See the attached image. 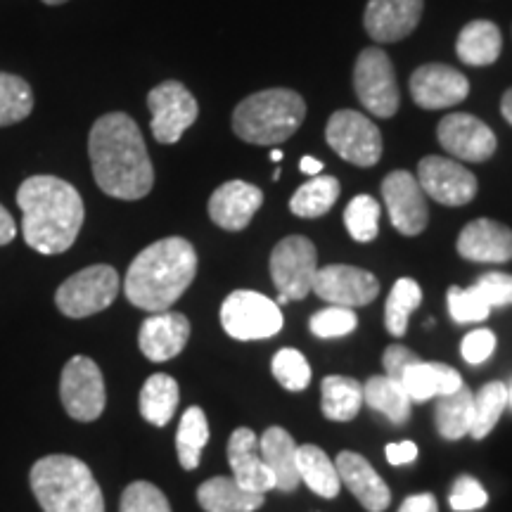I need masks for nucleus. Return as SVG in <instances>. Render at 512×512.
<instances>
[{
  "label": "nucleus",
  "instance_id": "obj_49",
  "mask_svg": "<svg viewBox=\"0 0 512 512\" xmlns=\"http://www.w3.org/2000/svg\"><path fill=\"white\" fill-rule=\"evenodd\" d=\"M15 235H17L15 219H12L10 211L0 204V245H8V242L15 240Z\"/></svg>",
  "mask_w": 512,
  "mask_h": 512
},
{
  "label": "nucleus",
  "instance_id": "obj_10",
  "mask_svg": "<svg viewBox=\"0 0 512 512\" xmlns=\"http://www.w3.org/2000/svg\"><path fill=\"white\" fill-rule=\"evenodd\" d=\"M328 145L344 162L370 169L382 157V133L366 114L354 110H339L325 126Z\"/></svg>",
  "mask_w": 512,
  "mask_h": 512
},
{
  "label": "nucleus",
  "instance_id": "obj_32",
  "mask_svg": "<svg viewBox=\"0 0 512 512\" xmlns=\"http://www.w3.org/2000/svg\"><path fill=\"white\" fill-rule=\"evenodd\" d=\"M363 403L377 413L387 415L394 425H403L411 418V399L401 382L392 380L387 375H373L363 384Z\"/></svg>",
  "mask_w": 512,
  "mask_h": 512
},
{
  "label": "nucleus",
  "instance_id": "obj_21",
  "mask_svg": "<svg viewBox=\"0 0 512 512\" xmlns=\"http://www.w3.org/2000/svg\"><path fill=\"white\" fill-rule=\"evenodd\" d=\"M228 463L230 470H233V479L242 489L256 491V494H268V491L275 489L271 470L261 458L259 437L249 427H240V430L230 434Z\"/></svg>",
  "mask_w": 512,
  "mask_h": 512
},
{
  "label": "nucleus",
  "instance_id": "obj_44",
  "mask_svg": "<svg viewBox=\"0 0 512 512\" xmlns=\"http://www.w3.org/2000/svg\"><path fill=\"white\" fill-rule=\"evenodd\" d=\"M472 290L479 294V299L496 309V306H510L512 304V275L508 273H484L482 278H477V283L472 285Z\"/></svg>",
  "mask_w": 512,
  "mask_h": 512
},
{
  "label": "nucleus",
  "instance_id": "obj_36",
  "mask_svg": "<svg viewBox=\"0 0 512 512\" xmlns=\"http://www.w3.org/2000/svg\"><path fill=\"white\" fill-rule=\"evenodd\" d=\"M508 406V387L503 382H489L475 394V418H472V439H484L489 437V432L494 430L501 420V415Z\"/></svg>",
  "mask_w": 512,
  "mask_h": 512
},
{
  "label": "nucleus",
  "instance_id": "obj_28",
  "mask_svg": "<svg viewBox=\"0 0 512 512\" xmlns=\"http://www.w3.org/2000/svg\"><path fill=\"white\" fill-rule=\"evenodd\" d=\"M472 418H475V394L465 384L456 392L439 396L434 406V425L448 441L467 437L472 430Z\"/></svg>",
  "mask_w": 512,
  "mask_h": 512
},
{
  "label": "nucleus",
  "instance_id": "obj_9",
  "mask_svg": "<svg viewBox=\"0 0 512 512\" xmlns=\"http://www.w3.org/2000/svg\"><path fill=\"white\" fill-rule=\"evenodd\" d=\"M354 88L366 112L389 119L399 112V83L394 64L380 48H366L354 67Z\"/></svg>",
  "mask_w": 512,
  "mask_h": 512
},
{
  "label": "nucleus",
  "instance_id": "obj_19",
  "mask_svg": "<svg viewBox=\"0 0 512 512\" xmlns=\"http://www.w3.org/2000/svg\"><path fill=\"white\" fill-rule=\"evenodd\" d=\"M190 339V320L178 311L152 313L138 332V347L145 358L164 363L176 358Z\"/></svg>",
  "mask_w": 512,
  "mask_h": 512
},
{
  "label": "nucleus",
  "instance_id": "obj_16",
  "mask_svg": "<svg viewBox=\"0 0 512 512\" xmlns=\"http://www.w3.org/2000/svg\"><path fill=\"white\" fill-rule=\"evenodd\" d=\"M437 138L446 152L460 162H486L496 152V136L484 121L472 114H446L437 126Z\"/></svg>",
  "mask_w": 512,
  "mask_h": 512
},
{
  "label": "nucleus",
  "instance_id": "obj_41",
  "mask_svg": "<svg viewBox=\"0 0 512 512\" xmlns=\"http://www.w3.org/2000/svg\"><path fill=\"white\" fill-rule=\"evenodd\" d=\"M119 512H171V505L155 484L133 482L121 494Z\"/></svg>",
  "mask_w": 512,
  "mask_h": 512
},
{
  "label": "nucleus",
  "instance_id": "obj_31",
  "mask_svg": "<svg viewBox=\"0 0 512 512\" xmlns=\"http://www.w3.org/2000/svg\"><path fill=\"white\" fill-rule=\"evenodd\" d=\"M320 408L328 420L349 422L354 420L363 406V384L354 377L328 375L320 384Z\"/></svg>",
  "mask_w": 512,
  "mask_h": 512
},
{
  "label": "nucleus",
  "instance_id": "obj_6",
  "mask_svg": "<svg viewBox=\"0 0 512 512\" xmlns=\"http://www.w3.org/2000/svg\"><path fill=\"white\" fill-rule=\"evenodd\" d=\"M268 266H271V278L280 292L275 304L299 302L313 290V280L318 273V252L309 238L290 235L273 247Z\"/></svg>",
  "mask_w": 512,
  "mask_h": 512
},
{
  "label": "nucleus",
  "instance_id": "obj_51",
  "mask_svg": "<svg viewBox=\"0 0 512 512\" xmlns=\"http://www.w3.org/2000/svg\"><path fill=\"white\" fill-rule=\"evenodd\" d=\"M501 112H503V119L512 126V88H508V91H505V95H503Z\"/></svg>",
  "mask_w": 512,
  "mask_h": 512
},
{
  "label": "nucleus",
  "instance_id": "obj_13",
  "mask_svg": "<svg viewBox=\"0 0 512 512\" xmlns=\"http://www.w3.org/2000/svg\"><path fill=\"white\" fill-rule=\"evenodd\" d=\"M382 197L392 226L401 235L413 238V235H420L427 228V221H430L427 197L411 171H392L384 178Z\"/></svg>",
  "mask_w": 512,
  "mask_h": 512
},
{
  "label": "nucleus",
  "instance_id": "obj_22",
  "mask_svg": "<svg viewBox=\"0 0 512 512\" xmlns=\"http://www.w3.org/2000/svg\"><path fill=\"white\" fill-rule=\"evenodd\" d=\"M458 254L475 264H505L512 259V230L491 219H477L460 230Z\"/></svg>",
  "mask_w": 512,
  "mask_h": 512
},
{
  "label": "nucleus",
  "instance_id": "obj_35",
  "mask_svg": "<svg viewBox=\"0 0 512 512\" xmlns=\"http://www.w3.org/2000/svg\"><path fill=\"white\" fill-rule=\"evenodd\" d=\"M422 304V290L413 278H399L384 306V328L392 337H403L408 330L411 313Z\"/></svg>",
  "mask_w": 512,
  "mask_h": 512
},
{
  "label": "nucleus",
  "instance_id": "obj_53",
  "mask_svg": "<svg viewBox=\"0 0 512 512\" xmlns=\"http://www.w3.org/2000/svg\"><path fill=\"white\" fill-rule=\"evenodd\" d=\"M43 3H46V5H62V3H67V0H43Z\"/></svg>",
  "mask_w": 512,
  "mask_h": 512
},
{
  "label": "nucleus",
  "instance_id": "obj_17",
  "mask_svg": "<svg viewBox=\"0 0 512 512\" xmlns=\"http://www.w3.org/2000/svg\"><path fill=\"white\" fill-rule=\"evenodd\" d=\"M411 95L422 110H448L470 95V81L448 64H422L411 76Z\"/></svg>",
  "mask_w": 512,
  "mask_h": 512
},
{
  "label": "nucleus",
  "instance_id": "obj_5",
  "mask_svg": "<svg viewBox=\"0 0 512 512\" xmlns=\"http://www.w3.org/2000/svg\"><path fill=\"white\" fill-rule=\"evenodd\" d=\"M306 119V102L290 88H268L249 95L235 107L233 131L245 143L280 145L290 140Z\"/></svg>",
  "mask_w": 512,
  "mask_h": 512
},
{
  "label": "nucleus",
  "instance_id": "obj_23",
  "mask_svg": "<svg viewBox=\"0 0 512 512\" xmlns=\"http://www.w3.org/2000/svg\"><path fill=\"white\" fill-rule=\"evenodd\" d=\"M342 484L349 486L356 501L368 512H384L392 503V491L384 484V479L377 475L375 467L368 463L361 453L342 451L335 460Z\"/></svg>",
  "mask_w": 512,
  "mask_h": 512
},
{
  "label": "nucleus",
  "instance_id": "obj_30",
  "mask_svg": "<svg viewBox=\"0 0 512 512\" xmlns=\"http://www.w3.org/2000/svg\"><path fill=\"white\" fill-rule=\"evenodd\" d=\"M178 399H181V389H178V382L171 375L157 373L147 377V382L140 389V413L143 418L155 427L169 425L171 418L176 415Z\"/></svg>",
  "mask_w": 512,
  "mask_h": 512
},
{
  "label": "nucleus",
  "instance_id": "obj_26",
  "mask_svg": "<svg viewBox=\"0 0 512 512\" xmlns=\"http://www.w3.org/2000/svg\"><path fill=\"white\" fill-rule=\"evenodd\" d=\"M266 494L247 491L233 477L207 479L197 489V503L204 512H254L264 505Z\"/></svg>",
  "mask_w": 512,
  "mask_h": 512
},
{
  "label": "nucleus",
  "instance_id": "obj_45",
  "mask_svg": "<svg viewBox=\"0 0 512 512\" xmlns=\"http://www.w3.org/2000/svg\"><path fill=\"white\" fill-rule=\"evenodd\" d=\"M496 351V335L491 330L486 328H479V330H472L470 335L463 339V344H460V354L470 366H479V363H484L486 358Z\"/></svg>",
  "mask_w": 512,
  "mask_h": 512
},
{
  "label": "nucleus",
  "instance_id": "obj_47",
  "mask_svg": "<svg viewBox=\"0 0 512 512\" xmlns=\"http://www.w3.org/2000/svg\"><path fill=\"white\" fill-rule=\"evenodd\" d=\"M387 453V460L392 465H408L418 458V446L413 441H401V444H389L384 448Z\"/></svg>",
  "mask_w": 512,
  "mask_h": 512
},
{
  "label": "nucleus",
  "instance_id": "obj_15",
  "mask_svg": "<svg viewBox=\"0 0 512 512\" xmlns=\"http://www.w3.org/2000/svg\"><path fill=\"white\" fill-rule=\"evenodd\" d=\"M415 178H418L422 192L444 207H465L477 195V178L446 157L430 155L422 159Z\"/></svg>",
  "mask_w": 512,
  "mask_h": 512
},
{
  "label": "nucleus",
  "instance_id": "obj_46",
  "mask_svg": "<svg viewBox=\"0 0 512 512\" xmlns=\"http://www.w3.org/2000/svg\"><path fill=\"white\" fill-rule=\"evenodd\" d=\"M418 361H420V358L415 356L408 347H403V344H392V347L384 351V356H382L387 377H392V380H396V382H401L403 373H406V370Z\"/></svg>",
  "mask_w": 512,
  "mask_h": 512
},
{
  "label": "nucleus",
  "instance_id": "obj_24",
  "mask_svg": "<svg viewBox=\"0 0 512 512\" xmlns=\"http://www.w3.org/2000/svg\"><path fill=\"white\" fill-rule=\"evenodd\" d=\"M259 451L264 463L275 479V489L283 494H292L299 489L302 479L297 470V441L283 427H268L264 437L259 439Z\"/></svg>",
  "mask_w": 512,
  "mask_h": 512
},
{
  "label": "nucleus",
  "instance_id": "obj_37",
  "mask_svg": "<svg viewBox=\"0 0 512 512\" xmlns=\"http://www.w3.org/2000/svg\"><path fill=\"white\" fill-rule=\"evenodd\" d=\"M34 110V93L24 79L0 72V126L24 121Z\"/></svg>",
  "mask_w": 512,
  "mask_h": 512
},
{
  "label": "nucleus",
  "instance_id": "obj_2",
  "mask_svg": "<svg viewBox=\"0 0 512 512\" xmlns=\"http://www.w3.org/2000/svg\"><path fill=\"white\" fill-rule=\"evenodd\" d=\"M22 235L41 254H62L74 245L83 226V200L72 183L57 176H31L19 185Z\"/></svg>",
  "mask_w": 512,
  "mask_h": 512
},
{
  "label": "nucleus",
  "instance_id": "obj_48",
  "mask_svg": "<svg viewBox=\"0 0 512 512\" xmlns=\"http://www.w3.org/2000/svg\"><path fill=\"white\" fill-rule=\"evenodd\" d=\"M399 512H439V503L432 494H413L401 503Z\"/></svg>",
  "mask_w": 512,
  "mask_h": 512
},
{
  "label": "nucleus",
  "instance_id": "obj_27",
  "mask_svg": "<svg viewBox=\"0 0 512 512\" xmlns=\"http://www.w3.org/2000/svg\"><path fill=\"white\" fill-rule=\"evenodd\" d=\"M501 50V29L494 22H489V19H475V22L465 24L456 41L460 62L470 64V67H489V64L498 60Z\"/></svg>",
  "mask_w": 512,
  "mask_h": 512
},
{
  "label": "nucleus",
  "instance_id": "obj_1",
  "mask_svg": "<svg viewBox=\"0 0 512 512\" xmlns=\"http://www.w3.org/2000/svg\"><path fill=\"white\" fill-rule=\"evenodd\" d=\"M95 183L117 200H143L155 185V169L136 121L124 112L105 114L88 136Z\"/></svg>",
  "mask_w": 512,
  "mask_h": 512
},
{
  "label": "nucleus",
  "instance_id": "obj_11",
  "mask_svg": "<svg viewBox=\"0 0 512 512\" xmlns=\"http://www.w3.org/2000/svg\"><path fill=\"white\" fill-rule=\"evenodd\" d=\"M60 399L69 418L79 422L98 420L105 411L107 392L105 377H102L98 363L88 356L69 358L62 370Z\"/></svg>",
  "mask_w": 512,
  "mask_h": 512
},
{
  "label": "nucleus",
  "instance_id": "obj_3",
  "mask_svg": "<svg viewBox=\"0 0 512 512\" xmlns=\"http://www.w3.org/2000/svg\"><path fill=\"white\" fill-rule=\"evenodd\" d=\"M197 275V252L188 240L164 238L145 247L128 266V302L150 313L169 311Z\"/></svg>",
  "mask_w": 512,
  "mask_h": 512
},
{
  "label": "nucleus",
  "instance_id": "obj_52",
  "mask_svg": "<svg viewBox=\"0 0 512 512\" xmlns=\"http://www.w3.org/2000/svg\"><path fill=\"white\" fill-rule=\"evenodd\" d=\"M271 159H273V162H280V159H283V152L273 150V152H271Z\"/></svg>",
  "mask_w": 512,
  "mask_h": 512
},
{
  "label": "nucleus",
  "instance_id": "obj_33",
  "mask_svg": "<svg viewBox=\"0 0 512 512\" xmlns=\"http://www.w3.org/2000/svg\"><path fill=\"white\" fill-rule=\"evenodd\" d=\"M339 192L342 188L335 176H313L309 183L299 185V190L292 195L290 211L302 219H318L335 207Z\"/></svg>",
  "mask_w": 512,
  "mask_h": 512
},
{
  "label": "nucleus",
  "instance_id": "obj_20",
  "mask_svg": "<svg viewBox=\"0 0 512 512\" xmlns=\"http://www.w3.org/2000/svg\"><path fill=\"white\" fill-rule=\"evenodd\" d=\"M264 204V192L245 181H228L209 197V219L223 230H242Z\"/></svg>",
  "mask_w": 512,
  "mask_h": 512
},
{
  "label": "nucleus",
  "instance_id": "obj_4",
  "mask_svg": "<svg viewBox=\"0 0 512 512\" xmlns=\"http://www.w3.org/2000/svg\"><path fill=\"white\" fill-rule=\"evenodd\" d=\"M31 491L43 512H105L91 467L74 456H46L31 467Z\"/></svg>",
  "mask_w": 512,
  "mask_h": 512
},
{
  "label": "nucleus",
  "instance_id": "obj_14",
  "mask_svg": "<svg viewBox=\"0 0 512 512\" xmlns=\"http://www.w3.org/2000/svg\"><path fill=\"white\" fill-rule=\"evenodd\" d=\"M311 292H316L330 306L356 309V306H368L370 302H375L377 294H380V283L366 268L332 264L318 268Z\"/></svg>",
  "mask_w": 512,
  "mask_h": 512
},
{
  "label": "nucleus",
  "instance_id": "obj_7",
  "mask_svg": "<svg viewBox=\"0 0 512 512\" xmlns=\"http://www.w3.org/2000/svg\"><path fill=\"white\" fill-rule=\"evenodd\" d=\"M119 285V273L112 266H88L57 287L55 304L67 318L95 316L114 304Z\"/></svg>",
  "mask_w": 512,
  "mask_h": 512
},
{
  "label": "nucleus",
  "instance_id": "obj_8",
  "mask_svg": "<svg viewBox=\"0 0 512 512\" xmlns=\"http://www.w3.org/2000/svg\"><path fill=\"white\" fill-rule=\"evenodd\" d=\"M221 325L230 337L240 342L268 339L283 330V311L264 294L238 290L228 294L221 306Z\"/></svg>",
  "mask_w": 512,
  "mask_h": 512
},
{
  "label": "nucleus",
  "instance_id": "obj_25",
  "mask_svg": "<svg viewBox=\"0 0 512 512\" xmlns=\"http://www.w3.org/2000/svg\"><path fill=\"white\" fill-rule=\"evenodd\" d=\"M401 384L411 403H425L456 392V389L463 387V377L456 368L446 366V363H430L420 358L418 363H413L403 373Z\"/></svg>",
  "mask_w": 512,
  "mask_h": 512
},
{
  "label": "nucleus",
  "instance_id": "obj_42",
  "mask_svg": "<svg viewBox=\"0 0 512 512\" xmlns=\"http://www.w3.org/2000/svg\"><path fill=\"white\" fill-rule=\"evenodd\" d=\"M446 299H448V313H451V318L460 325L479 323V320L489 318L491 313L489 306L479 299V294L472 290V287H467V290H463V287L458 285L448 287Z\"/></svg>",
  "mask_w": 512,
  "mask_h": 512
},
{
  "label": "nucleus",
  "instance_id": "obj_38",
  "mask_svg": "<svg viewBox=\"0 0 512 512\" xmlns=\"http://www.w3.org/2000/svg\"><path fill=\"white\" fill-rule=\"evenodd\" d=\"M380 204L370 195H356L344 209V226L356 242H373L380 233Z\"/></svg>",
  "mask_w": 512,
  "mask_h": 512
},
{
  "label": "nucleus",
  "instance_id": "obj_43",
  "mask_svg": "<svg viewBox=\"0 0 512 512\" xmlns=\"http://www.w3.org/2000/svg\"><path fill=\"white\" fill-rule=\"evenodd\" d=\"M486 503H489V494H486V489L475 477L460 475L456 482H453L451 494H448V505H451V510L472 512L482 510Z\"/></svg>",
  "mask_w": 512,
  "mask_h": 512
},
{
  "label": "nucleus",
  "instance_id": "obj_29",
  "mask_svg": "<svg viewBox=\"0 0 512 512\" xmlns=\"http://www.w3.org/2000/svg\"><path fill=\"white\" fill-rule=\"evenodd\" d=\"M297 470L299 479L309 486L313 494L320 498H337L339 489H342V479L328 453L320 446L304 444L297 451Z\"/></svg>",
  "mask_w": 512,
  "mask_h": 512
},
{
  "label": "nucleus",
  "instance_id": "obj_12",
  "mask_svg": "<svg viewBox=\"0 0 512 512\" xmlns=\"http://www.w3.org/2000/svg\"><path fill=\"white\" fill-rule=\"evenodd\" d=\"M147 107L152 112V136L162 145L178 143L200 114L195 95L181 81H164L152 88Z\"/></svg>",
  "mask_w": 512,
  "mask_h": 512
},
{
  "label": "nucleus",
  "instance_id": "obj_18",
  "mask_svg": "<svg viewBox=\"0 0 512 512\" xmlns=\"http://www.w3.org/2000/svg\"><path fill=\"white\" fill-rule=\"evenodd\" d=\"M425 0H370L363 27L377 43H396L420 24Z\"/></svg>",
  "mask_w": 512,
  "mask_h": 512
},
{
  "label": "nucleus",
  "instance_id": "obj_40",
  "mask_svg": "<svg viewBox=\"0 0 512 512\" xmlns=\"http://www.w3.org/2000/svg\"><path fill=\"white\" fill-rule=\"evenodd\" d=\"M358 325V318L354 309L347 306H328V309L313 313L309 320V328L320 339H335V337H347L349 332H354Z\"/></svg>",
  "mask_w": 512,
  "mask_h": 512
},
{
  "label": "nucleus",
  "instance_id": "obj_39",
  "mask_svg": "<svg viewBox=\"0 0 512 512\" xmlns=\"http://www.w3.org/2000/svg\"><path fill=\"white\" fill-rule=\"evenodd\" d=\"M271 370L287 392H304L311 384V366L302 351L297 349H280L273 356Z\"/></svg>",
  "mask_w": 512,
  "mask_h": 512
},
{
  "label": "nucleus",
  "instance_id": "obj_34",
  "mask_svg": "<svg viewBox=\"0 0 512 512\" xmlns=\"http://www.w3.org/2000/svg\"><path fill=\"white\" fill-rule=\"evenodd\" d=\"M209 444V422L200 406H190L183 413L176 432V451L183 470H197L204 446Z\"/></svg>",
  "mask_w": 512,
  "mask_h": 512
},
{
  "label": "nucleus",
  "instance_id": "obj_50",
  "mask_svg": "<svg viewBox=\"0 0 512 512\" xmlns=\"http://www.w3.org/2000/svg\"><path fill=\"white\" fill-rule=\"evenodd\" d=\"M299 169H302V174L306 176H320V169H323V162L316 157H302V162H299Z\"/></svg>",
  "mask_w": 512,
  "mask_h": 512
},
{
  "label": "nucleus",
  "instance_id": "obj_54",
  "mask_svg": "<svg viewBox=\"0 0 512 512\" xmlns=\"http://www.w3.org/2000/svg\"><path fill=\"white\" fill-rule=\"evenodd\" d=\"M508 403H510V406H512V387L508 389Z\"/></svg>",
  "mask_w": 512,
  "mask_h": 512
}]
</instances>
